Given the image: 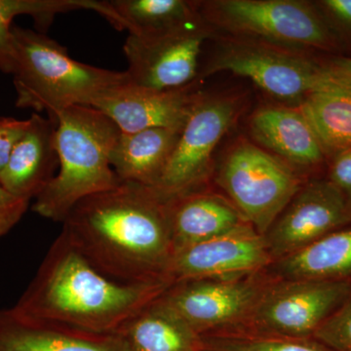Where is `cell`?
<instances>
[{"instance_id": "1", "label": "cell", "mask_w": 351, "mask_h": 351, "mask_svg": "<svg viewBox=\"0 0 351 351\" xmlns=\"http://www.w3.org/2000/svg\"><path fill=\"white\" fill-rule=\"evenodd\" d=\"M63 225L71 245L108 278L168 284L174 255L170 200L156 189L122 182L80 201Z\"/></svg>"}, {"instance_id": "2", "label": "cell", "mask_w": 351, "mask_h": 351, "mask_svg": "<svg viewBox=\"0 0 351 351\" xmlns=\"http://www.w3.org/2000/svg\"><path fill=\"white\" fill-rule=\"evenodd\" d=\"M170 286L126 284L95 269L61 234L38 274L12 307L16 313L98 334H117Z\"/></svg>"}, {"instance_id": "3", "label": "cell", "mask_w": 351, "mask_h": 351, "mask_svg": "<svg viewBox=\"0 0 351 351\" xmlns=\"http://www.w3.org/2000/svg\"><path fill=\"white\" fill-rule=\"evenodd\" d=\"M120 133L110 117L90 106H73L60 113L55 134L59 169L32 210L63 223L80 201L121 184L110 164Z\"/></svg>"}, {"instance_id": "4", "label": "cell", "mask_w": 351, "mask_h": 351, "mask_svg": "<svg viewBox=\"0 0 351 351\" xmlns=\"http://www.w3.org/2000/svg\"><path fill=\"white\" fill-rule=\"evenodd\" d=\"M15 64L12 75L16 106L36 113L58 115L73 106L93 105L110 88L129 80L126 71H113L80 63L68 50L41 32L12 25Z\"/></svg>"}, {"instance_id": "5", "label": "cell", "mask_w": 351, "mask_h": 351, "mask_svg": "<svg viewBox=\"0 0 351 351\" xmlns=\"http://www.w3.org/2000/svg\"><path fill=\"white\" fill-rule=\"evenodd\" d=\"M199 20L243 38L289 49L339 52L341 41L315 3L299 0H215L196 2Z\"/></svg>"}, {"instance_id": "6", "label": "cell", "mask_w": 351, "mask_h": 351, "mask_svg": "<svg viewBox=\"0 0 351 351\" xmlns=\"http://www.w3.org/2000/svg\"><path fill=\"white\" fill-rule=\"evenodd\" d=\"M218 71L249 78L277 100L297 104V107L311 94L341 84L324 60L304 51L248 38L223 41L204 75Z\"/></svg>"}, {"instance_id": "7", "label": "cell", "mask_w": 351, "mask_h": 351, "mask_svg": "<svg viewBox=\"0 0 351 351\" xmlns=\"http://www.w3.org/2000/svg\"><path fill=\"white\" fill-rule=\"evenodd\" d=\"M279 157L246 138L230 147L215 176L217 184L261 235L306 181Z\"/></svg>"}, {"instance_id": "8", "label": "cell", "mask_w": 351, "mask_h": 351, "mask_svg": "<svg viewBox=\"0 0 351 351\" xmlns=\"http://www.w3.org/2000/svg\"><path fill=\"white\" fill-rule=\"evenodd\" d=\"M351 290V282L270 279L250 315L235 332L274 338L313 339Z\"/></svg>"}, {"instance_id": "9", "label": "cell", "mask_w": 351, "mask_h": 351, "mask_svg": "<svg viewBox=\"0 0 351 351\" xmlns=\"http://www.w3.org/2000/svg\"><path fill=\"white\" fill-rule=\"evenodd\" d=\"M241 105L232 97L200 93L164 170L157 191L171 200L205 189L213 173L212 156L237 122Z\"/></svg>"}, {"instance_id": "10", "label": "cell", "mask_w": 351, "mask_h": 351, "mask_svg": "<svg viewBox=\"0 0 351 351\" xmlns=\"http://www.w3.org/2000/svg\"><path fill=\"white\" fill-rule=\"evenodd\" d=\"M271 277L265 271L230 279L173 284L162 300L200 337L237 331L250 315Z\"/></svg>"}, {"instance_id": "11", "label": "cell", "mask_w": 351, "mask_h": 351, "mask_svg": "<svg viewBox=\"0 0 351 351\" xmlns=\"http://www.w3.org/2000/svg\"><path fill=\"white\" fill-rule=\"evenodd\" d=\"M351 225V205L326 177L307 178L263 235L272 260Z\"/></svg>"}, {"instance_id": "12", "label": "cell", "mask_w": 351, "mask_h": 351, "mask_svg": "<svg viewBox=\"0 0 351 351\" xmlns=\"http://www.w3.org/2000/svg\"><path fill=\"white\" fill-rule=\"evenodd\" d=\"M274 262L263 235L250 225L174 252L169 285L200 279H230L265 271Z\"/></svg>"}, {"instance_id": "13", "label": "cell", "mask_w": 351, "mask_h": 351, "mask_svg": "<svg viewBox=\"0 0 351 351\" xmlns=\"http://www.w3.org/2000/svg\"><path fill=\"white\" fill-rule=\"evenodd\" d=\"M209 36V29L200 20L157 38L129 34L123 46L129 80L156 90L177 89L195 82L202 45Z\"/></svg>"}, {"instance_id": "14", "label": "cell", "mask_w": 351, "mask_h": 351, "mask_svg": "<svg viewBox=\"0 0 351 351\" xmlns=\"http://www.w3.org/2000/svg\"><path fill=\"white\" fill-rule=\"evenodd\" d=\"M200 93L195 82L177 89L156 90L128 80L107 90L91 107L105 113L123 133L182 129Z\"/></svg>"}, {"instance_id": "15", "label": "cell", "mask_w": 351, "mask_h": 351, "mask_svg": "<svg viewBox=\"0 0 351 351\" xmlns=\"http://www.w3.org/2000/svg\"><path fill=\"white\" fill-rule=\"evenodd\" d=\"M250 133L260 147L299 172L320 169L329 158L299 107H265L252 115Z\"/></svg>"}, {"instance_id": "16", "label": "cell", "mask_w": 351, "mask_h": 351, "mask_svg": "<svg viewBox=\"0 0 351 351\" xmlns=\"http://www.w3.org/2000/svg\"><path fill=\"white\" fill-rule=\"evenodd\" d=\"M56 129V120L32 113L27 131L0 174V184L9 193L29 202L56 176L59 169L55 147Z\"/></svg>"}, {"instance_id": "17", "label": "cell", "mask_w": 351, "mask_h": 351, "mask_svg": "<svg viewBox=\"0 0 351 351\" xmlns=\"http://www.w3.org/2000/svg\"><path fill=\"white\" fill-rule=\"evenodd\" d=\"M0 351H128L119 334L83 331L34 319L12 308L0 311Z\"/></svg>"}, {"instance_id": "18", "label": "cell", "mask_w": 351, "mask_h": 351, "mask_svg": "<svg viewBox=\"0 0 351 351\" xmlns=\"http://www.w3.org/2000/svg\"><path fill=\"white\" fill-rule=\"evenodd\" d=\"M170 221L174 252L249 223L232 201L206 189L171 199Z\"/></svg>"}, {"instance_id": "19", "label": "cell", "mask_w": 351, "mask_h": 351, "mask_svg": "<svg viewBox=\"0 0 351 351\" xmlns=\"http://www.w3.org/2000/svg\"><path fill=\"white\" fill-rule=\"evenodd\" d=\"M265 272L283 280L351 282V225L274 261Z\"/></svg>"}, {"instance_id": "20", "label": "cell", "mask_w": 351, "mask_h": 351, "mask_svg": "<svg viewBox=\"0 0 351 351\" xmlns=\"http://www.w3.org/2000/svg\"><path fill=\"white\" fill-rule=\"evenodd\" d=\"M182 129L149 128L120 133L110 154L112 169L122 182L156 188Z\"/></svg>"}, {"instance_id": "21", "label": "cell", "mask_w": 351, "mask_h": 351, "mask_svg": "<svg viewBox=\"0 0 351 351\" xmlns=\"http://www.w3.org/2000/svg\"><path fill=\"white\" fill-rule=\"evenodd\" d=\"M128 351H201L202 339L162 300L145 306L117 332Z\"/></svg>"}, {"instance_id": "22", "label": "cell", "mask_w": 351, "mask_h": 351, "mask_svg": "<svg viewBox=\"0 0 351 351\" xmlns=\"http://www.w3.org/2000/svg\"><path fill=\"white\" fill-rule=\"evenodd\" d=\"M117 29L151 38L172 34L199 21L196 2L184 0H108Z\"/></svg>"}, {"instance_id": "23", "label": "cell", "mask_w": 351, "mask_h": 351, "mask_svg": "<svg viewBox=\"0 0 351 351\" xmlns=\"http://www.w3.org/2000/svg\"><path fill=\"white\" fill-rule=\"evenodd\" d=\"M332 158L351 149V89L336 84L307 97L298 106Z\"/></svg>"}, {"instance_id": "24", "label": "cell", "mask_w": 351, "mask_h": 351, "mask_svg": "<svg viewBox=\"0 0 351 351\" xmlns=\"http://www.w3.org/2000/svg\"><path fill=\"white\" fill-rule=\"evenodd\" d=\"M92 10L105 17V0H0V71L12 75L15 49L12 38L14 18L29 15L39 29H46L58 14Z\"/></svg>"}, {"instance_id": "25", "label": "cell", "mask_w": 351, "mask_h": 351, "mask_svg": "<svg viewBox=\"0 0 351 351\" xmlns=\"http://www.w3.org/2000/svg\"><path fill=\"white\" fill-rule=\"evenodd\" d=\"M210 351H334L313 339L274 338L247 334H219L201 337Z\"/></svg>"}, {"instance_id": "26", "label": "cell", "mask_w": 351, "mask_h": 351, "mask_svg": "<svg viewBox=\"0 0 351 351\" xmlns=\"http://www.w3.org/2000/svg\"><path fill=\"white\" fill-rule=\"evenodd\" d=\"M313 339L334 351H351V290L343 304L315 332Z\"/></svg>"}, {"instance_id": "27", "label": "cell", "mask_w": 351, "mask_h": 351, "mask_svg": "<svg viewBox=\"0 0 351 351\" xmlns=\"http://www.w3.org/2000/svg\"><path fill=\"white\" fill-rule=\"evenodd\" d=\"M315 5L345 48L351 45V0H322Z\"/></svg>"}, {"instance_id": "28", "label": "cell", "mask_w": 351, "mask_h": 351, "mask_svg": "<svg viewBox=\"0 0 351 351\" xmlns=\"http://www.w3.org/2000/svg\"><path fill=\"white\" fill-rule=\"evenodd\" d=\"M29 126V119L0 117V174L5 168L14 147Z\"/></svg>"}, {"instance_id": "29", "label": "cell", "mask_w": 351, "mask_h": 351, "mask_svg": "<svg viewBox=\"0 0 351 351\" xmlns=\"http://www.w3.org/2000/svg\"><path fill=\"white\" fill-rule=\"evenodd\" d=\"M29 204V201L11 195L0 184V239L17 225Z\"/></svg>"}, {"instance_id": "30", "label": "cell", "mask_w": 351, "mask_h": 351, "mask_svg": "<svg viewBox=\"0 0 351 351\" xmlns=\"http://www.w3.org/2000/svg\"><path fill=\"white\" fill-rule=\"evenodd\" d=\"M326 178L343 193L351 205V149L330 159Z\"/></svg>"}, {"instance_id": "31", "label": "cell", "mask_w": 351, "mask_h": 351, "mask_svg": "<svg viewBox=\"0 0 351 351\" xmlns=\"http://www.w3.org/2000/svg\"><path fill=\"white\" fill-rule=\"evenodd\" d=\"M324 61L332 75L341 84L351 89V57L332 56Z\"/></svg>"}, {"instance_id": "32", "label": "cell", "mask_w": 351, "mask_h": 351, "mask_svg": "<svg viewBox=\"0 0 351 351\" xmlns=\"http://www.w3.org/2000/svg\"><path fill=\"white\" fill-rule=\"evenodd\" d=\"M201 351H210V350H204V348H203V350Z\"/></svg>"}]
</instances>
